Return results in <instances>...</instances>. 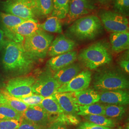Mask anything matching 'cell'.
<instances>
[{"label":"cell","instance_id":"cell-1","mask_svg":"<svg viewBox=\"0 0 129 129\" xmlns=\"http://www.w3.org/2000/svg\"><path fill=\"white\" fill-rule=\"evenodd\" d=\"M3 49L2 65L7 72L14 75H24L33 69L36 61L24 50L23 43L6 40Z\"/></svg>","mask_w":129,"mask_h":129},{"label":"cell","instance_id":"cell-2","mask_svg":"<svg viewBox=\"0 0 129 129\" xmlns=\"http://www.w3.org/2000/svg\"><path fill=\"white\" fill-rule=\"evenodd\" d=\"M78 58L90 69H97L109 64L112 60L109 44L104 41H99L85 48L80 52Z\"/></svg>","mask_w":129,"mask_h":129},{"label":"cell","instance_id":"cell-3","mask_svg":"<svg viewBox=\"0 0 129 129\" xmlns=\"http://www.w3.org/2000/svg\"><path fill=\"white\" fill-rule=\"evenodd\" d=\"M103 26L99 17L88 15L81 17L73 22L68 29L69 35L80 40H90L100 36Z\"/></svg>","mask_w":129,"mask_h":129},{"label":"cell","instance_id":"cell-4","mask_svg":"<svg viewBox=\"0 0 129 129\" xmlns=\"http://www.w3.org/2000/svg\"><path fill=\"white\" fill-rule=\"evenodd\" d=\"M54 36L41 29L24 37L23 46L28 55L35 61L46 57Z\"/></svg>","mask_w":129,"mask_h":129},{"label":"cell","instance_id":"cell-5","mask_svg":"<svg viewBox=\"0 0 129 129\" xmlns=\"http://www.w3.org/2000/svg\"><path fill=\"white\" fill-rule=\"evenodd\" d=\"M129 87L127 78L121 73L114 70L102 71L94 77L93 88L96 91L126 89Z\"/></svg>","mask_w":129,"mask_h":129},{"label":"cell","instance_id":"cell-6","mask_svg":"<svg viewBox=\"0 0 129 129\" xmlns=\"http://www.w3.org/2000/svg\"><path fill=\"white\" fill-rule=\"evenodd\" d=\"M99 18L103 26L109 32L129 31V20L121 14L102 10L99 13Z\"/></svg>","mask_w":129,"mask_h":129},{"label":"cell","instance_id":"cell-7","mask_svg":"<svg viewBox=\"0 0 129 129\" xmlns=\"http://www.w3.org/2000/svg\"><path fill=\"white\" fill-rule=\"evenodd\" d=\"M60 87L49 69L42 72L34 84L32 92L44 98L52 96Z\"/></svg>","mask_w":129,"mask_h":129},{"label":"cell","instance_id":"cell-8","mask_svg":"<svg viewBox=\"0 0 129 129\" xmlns=\"http://www.w3.org/2000/svg\"><path fill=\"white\" fill-rule=\"evenodd\" d=\"M5 13L11 14L19 18L37 20L31 0H7L3 4Z\"/></svg>","mask_w":129,"mask_h":129},{"label":"cell","instance_id":"cell-9","mask_svg":"<svg viewBox=\"0 0 129 129\" xmlns=\"http://www.w3.org/2000/svg\"><path fill=\"white\" fill-rule=\"evenodd\" d=\"M32 76L19 77L11 78L5 86V90L12 96L20 98L34 94L32 87L36 81Z\"/></svg>","mask_w":129,"mask_h":129},{"label":"cell","instance_id":"cell-10","mask_svg":"<svg viewBox=\"0 0 129 129\" xmlns=\"http://www.w3.org/2000/svg\"><path fill=\"white\" fill-rule=\"evenodd\" d=\"M39 23L37 20H28L15 27L4 31L5 36L10 40L16 43H23L24 37L40 29Z\"/></svg>","mask_w":129,"mask_h":129},{"label":"cell","instance_id":"cell-11","mask_svg":"<svg viewBox=\"0 0 129 129\" xmlns=\"http://www.w3.org/2000/svg\"><path fill=\"white\" fill-rule=\"evenodd\" d=\"M96 6L94 0H70L66 22L70 23L84 15L90 13Z\"/></svg>","mask_w":129,"mask_h":129},{"label":"cell","instance_id":"cell-12","mask_svg":"<svg viewBox=\"0 0 129 129\" xmlns=\"http://www.w3.org/2000/svg\"><path fill=\"white\" fill-rule=\"evenodd\" d=\"M22 118L44 129L53 122L51 115L40 105L29 106L23 114Z\"/></svg>","mask_w":129,"mask_h":129},{"label":"cell","instance_id":"cell-13","mask_svg":"<svg viewBox=\"0 0 129 129\" xmlns=\"http://www.w3.org/2000/svg\"><path fill=\"white\" fill-rule=\"evenodd\" d=\"M91 81V72L89 70L80 72L64 85L60 86L56 92H76L88 88Z\"/></svg>","mask_w":129,"mask_h":129},{"label":"cell","instance_id":"cell-14","mask_svg":"<svg viewBox=\"0 0 129 129\" xmlns=\"http://www.w3.org/2000/svg\"><path fill=\"white\" fill-rule=\"evenodd\" d=\"M99 102L108 104L126 106L129 103V94L125 89L100 91Z\"/></svg>","mask_w":129,"mask_h":129},{"label":"cell","instance_id":"cell-15","mask_svg":"<svg viewBox=\"0 0 129 129\" xmlns=\"http://www.w3.org/2000/svg\"><path fill=\"white\" fill-rule=\"evenodd\" d=\"M76 46L74 40L64 35H60L52 42L47 54L51 57L55 56L73 51Z\"/></svg>","mask_w":129,"mask_h":129},{"label":"cell","instance_id":"cell-16","mask_svg":"<svg viewBox=\"0 0 129 129\" xmlns=\"http://www.w3.org/2000/svg\"><path fill=\"white\" fill-rule=\"evenodd\" d=\"M52 96L65 113L77 114L78 112L79 105L77 102L73 92H55Z\"/></svg>","mask_w":129,"mask_h":129},{"label":"cell","instance_id":"cell-17","mask_svg":"<svg viewBox=\"0 0 129 129\" xmlns=\"http://www.w3.org/2000/svg\"><path fill=\"white\" fill-rule=\"evenodd\" d=\"M78 58L77 52L72 51L52 57L47 62V66L52 72L56 71L64 68L69 64L74 63Z\"/></svg>","mask_w":129,"mask_h":129},{"label":"cell","instance_id":"cell-18","mask_svg":"<svg viewBox=\"0 0 129 129\" xmlns=\"http://www.w3.org/2000/svg\"><path fill=\"white\" fill-rule=\"evenodd\" d=\"M81 68L77 63H73L54 73L53 76L59 86L69 82L80 73Z\"/></svg>","mask_w":129,"mask_h":129},{"label":"cell","instance_id":"cell-19","mask_svg":"<svg viewBox=\"0 0 129 129\" xmlns=\"http://www.w3.org/2000/svg\"><path fill=\"white\" fill-rule=\"evenodd\" d=\"M111 50L116 53H120L129 48V31L112 33L110 37Z\"/></svg>","mask_w":129,"mask_h":129},{"label":"cell","instance_id":"cell-20","mask_svg":"<svg viewBox=\"0 0 129 129\" xmlns=\"http://www.w3.org/2000/svg\"><path fill=\"white\" fill-rule=\"evenodd\" d=\"M73 93L77 102L79 106L90 105L100 101L99 93L93 89L87 88Z\"/></svg>","mask_w":129,"mask_h":129},{"label":"cell","instance_id":"cell-21","mask_svg":"<svg viewBox=\"0 0 129 129\" xmlns=\"http://www.w3.org/2000/svg\"><path fill=\"white\" fill-rule=\"evenodd\" d=\"M31 2L37 18H46L52 14L53 0H31Z\"/></svg>","mask_w":129,"mask_h":129},{"label":"cell","instance_id":"cell-22","mask_svg":"<svg viewBox=\"0 0 129 129\" xmlns=\"http://www.w3.org/2000/svg\"><path fill=\"white\" fill-rule=\"evenodd\" d=\"M62 26L60 19L55 16H49L44 23L39 24L40 29L44 31L58 34L62 32Z\"/></svg>","mask_w":129,"mask_h":129},{"label":"cell","instance_id":"cell-23","mask_svg":"<svg viewBox=\"0 0 129 129\" xmlns=\"http://www.w3.org/2000/svg\"><path fill=\"white\" fill-rule=\"evenodd\" d=\"M40 105L53 117L64 112L57 102L52 96L45 98Z\"/></svg>","mask_w":129,"mask_h":129},{"label":"cell","instance_id":"cell-24","mask_svg":"<svg viewBox=\"0 0 129 129\" xmlns=\"http://www.w3.org/2000/svg\"><path fill=\"white\" fill-rule=\"evenodd\" d=\"M77 115L83 117L96 115L104 116V105L98 103H95L88 105L79 106V111Z\"/></svg>","mask_w":129,"mask_h":129},{"label":"cell","instance_id":"cell-25","mask_svg":"<svg viewBox=\"0 0 129 129\" xmlns=\"http://www.w3.org/2000/svg\"><path fill=\"white\" fill-rule=\"evenodd\" d=\"M0 92L5 98L6 104L9 105L14 110L17 111L22 115L29 106L23 102L21 101L18 98H15L11 95L5 90H1Z\"/></svg>","mask_w":129,"mask_h":129},{"label":"cell","instance_id":"cell-26","mask_svg":"<svg viewBox=\"0 0 129 129\" xmlns=\"http://www.w3.org/2000/svg\"><path fill=\"white\" fill-rule=\"evenodd\" d=\"M0 18L3 25V29H2L3 31L15 27L26 21L13 14L5 13H0Z\"/></svg>","mask_w":129,"mask_h":129},{"label":"cell","instance_id":"cell-27","mask_svg":"<svg viewBox=\"0 0 129 129\" xmlns=\"http://www.w3.org/2000/svg\"><path fill=\"white\" fill-rule=\"evenodd\" d=\"M70 0H53V9L52 16L60 19L66 18L69 11Z\"/></svg>","mask_w":129,"mask_h":129},{"label":"cell","instance_id":"cell-28","mask_svg":"<svg viewBox=\"0 0 129 129\" xmlns=\"http://www.w3.org/2000/svg\"><path fill=\"white\" fill-rule=\"evenodd\" d=\"M104 116L110 119H120L123 117L126 113L124 106L107 104L104 105Z\"/></svg>","mask_w":129,"mask_h":129},{"label":"cell","instance_id":"cell-29","mask_svg":"<svg viewBox=\"0 0 129 129\" xmlns=\"http://www.w3.org/2000/svg\"><path fill=\"white\" fill-rule=\"evenodd\" d=\"M87 121L92 122L95 124L105 126L110 128L115 127V122L113 120L108 118L104 115H88L83 116Z\"/></svg>","mask_w":129,"mask_h":129},{"label":"cell","instance_id":"cell-30","mask_svg":"<svg viewBox=\"0 0 129 129\" xmlns=\"http://www.w3.org/2000/svg\"><path fill=\"white\" fill-rule=\"evenodd\" d=\"M22 116L6 104L0 105L1 120H19L22 118Z\"/></svg>","mask_w":129,"mask_h":129},{"label":"cell","instance_id":"cell-31","mask_svg":"<svg viewBox=\"0 0 129 129\" xmlns=\"http://www.w3.org/2000/svg\"><path fill=\"white\" fill-rule=\"evenodd\" d=\"M57 121L66 125H76L80 123V119L77 114L63 113L55 116L54 117V122Z\"/></svg>","mask_w":129,"mask_h":129},{"label":"cell","instance_id":"cell-32","mask_svg":"<svg viewBox=\"0 0 129 129\" xmlns=\"http://www.w3.org/2000/svg\"><path fill=\"white\" fill-rule=\"evenodd\" d=\"M115 12L125 16H128L129 13V0H114Z\"/></svg>","mask_w":129,"mask_h":129},{"label":"cell","instance_id":"cell-33","mask_svg":"<svg viewBox=\"0 0 129 129\" xmlns=\"http://www.w3.org/2000/svg\"><path fill=\"white\" fill-rule=\"evenodd\" d=\"M44 97L41 95L33 94L32 95L28 96L18 99L28 106H35L40 105L42 101L44 99Z\"/></svg>","mask_w":129,"mask_h":129},{"label":"cell","instance_id":"cell-34","mask_svg":"<svg viewBox=\"0 0 129 129\" xmlns=\"http://www.w3.org/2000/svg\"><path fill=\"white\" fill-rule=\"evenodd\" d=\"M22 121V118L19 120H1L0 129H16Z\"/></svg>","mask_w":129,"mask_h":129},{"label":"cell","instance_id":"cell-35","mask_svg":"<svg viewBox=\"0 0 129 129\" xmlns=\"http://www.w3.org/2000/svg\"><path fill=\"white\" fill-rule=\"evenodd\" d=\"M120 67L127 73L129 72V51H126L118 61Z\"/></svg>","mask_w":129,"mask_h":129},{"label":"cell","instance_id":"cell-36","mask_svg":"<svg viewBox=\"0 0 129 129\" xmlns=\"http://www.w3.org/2000/svg\"><path fill=\"white\" fill-rule=\"evenodd\" d=\"M77 129H112L110 127L95 124L88 121L80 122Z\"/></svg>","mask_w":129,"mask_h":129},{"label":"cell","instance_id":"cell-37","mask_svg":"<svg viewBox=\"0 0 129 129\" xmlns=\"http://www.w3.org/2000/svg\"><path fill=\"white\" fill-rule=\"evenodd\" d=\"M16 129H44L34 124L31 122L25 120L22 118V121L20 126Z\"/></svg>","mask_w":129,"mask_h":129},{"label":"cell","instance_id":"cell-38","mask_svg":"<svg viewBox=\"0 0 129 129\" xmlns=\"http://www.w3.org/2000/svg\"><path fill=\"white\" fill-rule=\"evenodd\" d=\"M45 129H69L66 125L59 122L55 121L49 125Z\"/></svg>","mask_w":129,"mask_h":129},{"label":"cell","instance_id":"cell-39","mask_svg":"<svg viewBox=\"0 0 129 129\" xmlns=\"http://www.w3.org/2000/svg\"><path fill=\"white\" fill-rule=\"evenodd\" d=\"M6 40L5 39V35L4 31L0 28V51L5 46Z\"/></svg>","mask_w":129,"mask_h":129},{"label":"cell","instance_id":"cell-40","mask_svg":"<svg viewBox=\"0 0 129 129\" xmlns=\"http://www.w3.org/2000/svg\"><path fill=\"white\" fill-rule=\"evenodd\" d=\"M6 104V101L3 95L0 92V105Z\"/></svg>","mask_w":129,"mask_h":129},{"label":"cell","instance_id":"cell-41","mask_svg":"<svg viewBox=\"0 0 129 129\" xmlns=\"http://www.w3.org/2000/svg\"><path fill=\"white\" fill-rule=\"evenodd\" d=\"M98 2L102 5H107L108 4L111 0H98Z\"/></svg>","mask_w":129,"mask_h":129},{"label":"cell","instance_id":"cell-42","mask_svg":"<svg viewBox=\"0 0 129 129\" xmlns=\"http://www.w3.org/2000/svg\"><path fill=\"white\" fill-rule=\"evenodd\" d=\"M4 84L3 83V81H2L1 80V79H0V88H2L4 86Z\"/></svg>","mask_w":129,"mask_h":129},{"label":"cell","instance_id":"cell-43","mask_svg":"<svg viewBox=\"0 0 129 129\" xmlns=\"http://www.w3.org/2000/svg\"><path fill=\"white\" fill-rule=\"evenodd\" d=\"M122 129V128H121V127H119V128H118V129Z\"/></svg>","mask_w":129,"mask_h":129}]
</instances>
